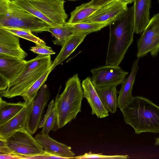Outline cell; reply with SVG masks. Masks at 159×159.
Segmentation results:
<instances>
[{
	"mask_svg": "<svg viewBox=\"0 0 159 159\" xmlns=\"http://www.w3.org/2000/svg\"><path fill=\"white\" fill-rule=\"evenodd\" d=\"M89 33H74L66 40L52 65V70L66 59L83 41Z\"/></svg>",
	"mask_w": 159,
	"mask_h": 159,
	"instance_id": "obj_19",
	"label": "cell"
},
{
	"mask_svg": "<svg viewBox=\"0 0 159 159\" xmlns=\"http://www.w3.org/2000/svg\"><path fill=\"white\" fill-rule=\"evenodd\" d=\"M57 129V115L55 107L46 120L42 131L45 133L48 134L50 131H55Z\"/></svg>",
	"mask_w": 159,
	"mask_h": 159,
	"instance_id": "obj_27",
	"label": "cell"
},
{
	"mask_svg": "<svg viewBox=\"0 0 159 159\" xmlns=\"http://www.w3.org/2000/svg\"><path fill=\"white\" fill-rule=\"evenodd\" d=\"M69 159L68 158L61 157L50 154L46 152L44 150L42 154L32 156L26 157L23 159Z\"/></svg>",
	"mask_w": 159,
	"mask_h": 159,
	"instance_id": "obj_30",
	"label": "cell"
},
{
	"mask_svg": "<svg viewBox=\"0 0 159 159\" xmlns=\"http://www.w3.org/2000/svg\"><path fill=\"white\" fill-rule=\"evenodd\" d=\"M120 109L125 122L133 128L135 134L159 133V107L148 98L133 97Z\"/></svg>",
	"mask_w": 159,
	"mask_h": 159,
	"instance_id": "obj_2",
	"label": "cell"
},
{
	"mask_svg": "<svg viewBox=\"0 0 159 159\" xmlns=\"http://www.w3.org/2000/svg\"><path fill=\"white\" fill-rule=\"evenodd\" d=\"M155 144V145H159V137L156 139Z\"/></svg>",
	"mask_w": 159,
	"mask_h": 159,
	"instance_id": "obj_37",
	"label": "cell"
},
{
	"mask_svg": "<svg viewBox=\"0 0 159 159\" xmlns=\"http://www.w3.org/2000/svg\"><path fill=\"white\" fill-rule=\"evenodd\" d=\"M68 0L75 1V0Z\"/></svg>",
	"mask_w": 159,
	"mask_h": 159,
	"instance_id": "obj_39",
	"label": "cell"
},
{
	"mask_svg": "<svg viewBox=\"0 0 159 159\" xmlns=\"http://www.w3.org/2000/svg\"><path fill=\"white\" fill-rule=\"evenodd\" d=\"M22 157L18 155L9 154H0V159H21Z\"/></svg>",
	"mask_w": 159,
	"mask_h": 159,
	"instance_id": "obj_34",
	"label": "cell"
},
{
	"mask_svg": "<svg viewBox=\"0 0 159 159\" xmlns=\"http://www.w3.org/2000/svg\"><path fill=\"white\" fill-rule=\"evenodd\" d=\"M32 102H25L22 109L15 116L0 124V138L6 139L17 131L25 128L28 116L31 110Z\"/></svg>",
	"mask_w": 159,
	"mask_h": 159,
	"instance_id": "obj_13",
	"label": "cell"
},
{
	"mask_svg": "<svg viewBox=\"0 0 159 159\" xmlns=\"http://www.w3.org/2000/svg\"><path fill=\"white\" fill-rule=\"evenodd\" d=\"M139 59L133 62L129 75L121 83V87L118 92V107L121 108L128 103L133 99L132 92L136 75L139 68Z\"/></svg>",
	"mask_w": 159,
	"mask_h": 159,
	"instance_id": "obj_18",
	"label": "cell"
},
{
	"mask_svg": "<svg viewBox=\"0 0 159 159\" xmlns=\"http://www.w3.org/2000/svg\"><path fill=\"white\" fill-rule=\"evenodd\" d=\"M42 131L36 135L35 138L47 153L52 155L74 159L75 153L70 147L59 142L50 137Z\"/></svg>",
	"mask_w": 159,
	"mask_h": 159,
	"instance_id": "obj_14",
	"label": "cell"
},
{
	"mask_svg": "<svg viewBox=\"0 0 159 159\" xmlns=\"http://www.w3.org/2000/svg\"><path fill=\"white\" fill-rule=\"evenodd\" d=\"M83 97L80 81L76 74L68 80L63 92L57 95L55 98L58 129L63 127L76 118L77 114L81 111Z\"/></svg>",
	"mask_w": 159,
	"mask_h": 159,
	"instance_id": "obj_3",
	"label": "cell"
},
{
	"mask_svg": "<svg viewBox=\"0 0 159 159\" xmlns=\"http://www.w3.org/2000/svg\"><path fill=\"white\" fill-rule=\"evenodd\" d=\"M9 154H14L8 147L6 140L0 138V155Z\"/></svg>",
	"mask_w": 159,
	"mask_h": 159,
	"instance_id": "obj_33",
	"label": "cell"
},
{
	"mask_svg": "<svg viewBox=\"0 0 159 159\" xmlns=\"http://www.w3.org/2000/svg\"><path fill=\"white\" fill-rule=\"evenodd\" d=\"M30 50L39 55H49L55 53L51 48L46 45L36 44L35 46L31 47Z\"/></svg>",
	"mask_w": 159,
	"mask_h": 159,
	"instance_id": "obj_29",
	"label": "cell"
},
{
	"mask_svg": "<svg viewBox=\"0 0 159 159\" xmlns=\"http://www.w3.org/2000/svg\"><path fill=\"white\" fill-rule=\"evenodd\" d=\"M52 66L50 67L21 96L24 102H31L37 95L38 91L46 81L48 75L52 70Z\"/></svg>",
	"mask_w": 159,
	"mask_h": 159,
	"instance_id": "obj_24",
	"label": "cell"
},
{
	"mask_svg": "<svg viewBox=\"0 0 159 159\" xmlns=\"http://www.w3.org/2000/svg\"><path fill=\"white\" fill-rule=\"evenodd\" d=\"M151 0H134V32L141 34L149 23Z\"/></svg>",
	"mask_w": 159,
	"mask_h": 159,
	"instance_id": "obj_17",
	"label": "cell"
},
{
	"mask_svg": "<svg viewBox=\"0 0 159 159\" xmlns=\"http://www.w3.org/2000/svg\"><path fill=\"white\" fill-rule=\"evenodd\" d=\"M92 82L95 87L121 84L128 73L119 66L106 65L90 70Z\"/></svg>",
	"mask_w": 159,
	"mask_h": 159,
	"instance_id": "obj_9",
	"label": "cell"
},
{
	"mask_svg": "<svg viewBox=\"0 0 159 159\" xmlns=\"http://www.w3.org/2000/svg\"><path fill=\"white\" fill-rule=\"evenodd\" d=\"M128 158V155H104L102 154H95L90 152L84 155L74 157V159H81L87 158L100 159H126Z\"/></svg>",
	"mask_w": 159,
	"mask_h": 159,
	"instance_id": "obj_28",
	"label": "cell"
},
{
	"mask_svg": "<svg viewBox=\"0 0 159 159\" xmlns=\"http://www.w3.org/2000/svg\"><path fill=\"white\" fill-rule=\"evenodd\" d=\"M116 86L111 85L95 87L104 108L108 112L115 113L118 107V97Z\"/></svg>",
	"mask_w": 159,
	"mask_h": 159,
	"instance_id": "obj_20",
	"label": "cell"
},
{
	"mask_svg": "<svg viewBox=\"0 0 159 159\" xmlns=\"http://www.w3.org/2000/svg\"><path fill=\"white\" fill-rule=\"evenodd\" d=\"M127 4L119 0L99 8L83 22L104 23L109 25L120 17L127 10Z\"/></svg>",
	"mask_w": 159,
	"mask_h": 159,
	"instance_id": "obj_11",
	"label": "cell"
},
{
	"mask_svg": "<svg viewBox=\"0 0 159 159\" xmlns=\"http://www.w3.org/2000/svg\"><path fill=\"white\" fill-rule=\"evenodd\" d=\"M134 17L133 6L109 25L110 37L106 65L119 66L123 59L133 42Z\"/></svg>",
	"mask_w": 159,
	"mask_h": 159,
	"instance_id": "obj_1",
	"label": "cell"
},
{
	"mask_svg": "<svg viewBox=\"0 0 159 159\" xmlns=\"http://www.w3.org/2000/svg\"><path fill=\"white\" fill-rule=\"evenodd\" d=\"M8 82L3 78L0 76V90H5L8 87Z\"/></svg>",
	"mask_w": 159,
	"mask_h": 159,
	"instance_id": "obj_35",
	"label": "cell"
},
{
	"mask_svg": "<svg viewBox=\"0 0 159 159\" xmlns=\"http://www.w3.org/2000/svg\"><path fill=\"white\" fill-rule=\"evenodd\" d=\"M11 2H14V1H17V0H8Z\"/></svg>",
	"mask_w": 159,
	"mask_h": 159,
	"instance_id": "obj_38",
	"label": "cell"
},
{
	"mask_svg": "<svg viewBox=\"0 0 159 159\" xmlns=\"http://www.w3.org/2000/svg\"><path fill=\"white\" fill-rule=\"evenodd\" d=\"M50 93L44 83L32 101L31 110L27 121L25 129L31 134L36 133L40 122L43 110L49 100Z\"/></svg>",
	"mask_w": 159,
	"mask_h": 159,
	"instance_id": "obj_10",
	"label": "cell"
},
{
	"mask_svg": "<svg viewBox=\"0 0 159 159\" xmlns=\"http://www.w3.org/2000/svg\"><path fill=\"white\" fill-rule=\"evenodd\" d=\"M84 97L87 100L92 109L91 114L98 118H104L109 116L108 112L103 106L93 85L91 78L88 77L82 82Z\"/></svg>",
	"mask_w": 159,
	"mask_h": 159,
	"instance_id": "obj_15",
	"label": "cell"
},
{
	"mask_svg": "<svg viewBox=\"0 0 159 159\" xmlns=\"http://www.w3.org/2000/svg\"><path fill=\"white\" fill-rule=\"evenodd\" d=\"M138 59L150 52L156 57L159 52V12L154 15L137 42Z\"/></svg>",
	"mask_w": 159,
	"mask_h": 159,
	"instance_id": "obj_8",
	"label": "cell"
},
{
	"mask_svg": "<svg viewBox=\"0 0 159 159\" xmlns=\"http://www.w3.org/2000/svg\"><path fill=\"white\" fill-rule=\"evenodd\" d=\"M25 102H7L0 98V124L8 121L17 114L24 107Z\"/></svg>",
	"mask_w": 159,
	"mask_h": 159,
	"instance_id": "obj_21",
	"label": "cell"
},
{
	"mask_svg": "<svg viewBox=\"0 0 159 159\" xmlns=\"http://www.w3.org/2000/svg\"><path fill=\"white\" fill-rule=\"evenodd\" d=\"M55 107V101L52 99L49 103L46 113L42 120L40 121L38 126V128H43L46 120L50 115L52 110Z\"/></svg>",
	"mask_w": 159,
	"mask_h": 159,
	"instance_id": "obj_31",
	"label": "cell"
},
{
	"mask_svg": "<svg viewBox=\"0 0 159 159\" xmlns=\"http://www.w3.org/2000/svg\"><path fill=\"white\" fill-rule=\"evenodd\" d=\"M7 145L14 154L22 157L42 154L43 148L25 128L17 131L6 139Z\"/></svg>",
	"mask_w": 159,
	"mask_h": 159,
	"instance_id": "obj_7",
	"label": "cell"
},
{
	"mask_svg": "<svg viewBox=\"0 0 159 159\" xmlns=\"http://www.w3.org/2000/svg\"><path fill=\"white\" fill-rule=\"evenodd\" d=\"M55 37L53 41L54 44L62 46L66 39L74 33L65 25L55 27H50L48 30Z\"/></svg>",
	"mask_w": 159,
	"mask_h": 159,
	"instance_id": "obj_25",
	"label": "cell"
},
{
	"mask_svg": "<svg viewBox=\"0 0 159 159\" xmlns=\"http://www.w3.org/2000/svg\"><path fill=\"white\" fill-rule=\"evenodd\" d=\"M52 64L50 55H39L27 61L19 74L9 83L3 96L11 98L21 96Z\"/></svg>",
	"mask_w": 159,
	"mask_h": 159,
	"instance_id": "obj_5",
	"label": "cell"
},
{
	"mask_svg": "<svg viewBox=\"0 0 159 159\" xmlns=\"http://www.w3.org/2000/svg\"><path fill=\"white\" fill-rule=\"evenodd\" d=\"M27 61L24 59L0 55V76L9 83L19 74Z\"/></svg>",
	"mask_w": 159,
	"mask_h": 159,
	"instance_id": "obj_16",
	"label": "cell"
},
{
	"mask_svg": "<svg viewBox=\"0 0 159 159\" xmlns=\"http://www.w3.org/2000/svg\"><path fill=\"white\" fill-rule=\"evenodd\" d=\"M127 4L129 3H131L133 2L134 0H119Z\"/></svg>",
	"mask_w": 159,
	"mask_h": 159,
	"instance_id": "obj_36",
	"label": "cell"
},
{
	"mask_svg": "<svg viewBox=\"0 0 159 159\" xmlns=\"http://www.w3.org/2000/svg\"><path fill=\"white\" fill-rule=\"evenodd\" d=\"M0 55L24 59L28 54L20 47L19 37L0 28Z\"/></svg>",
	"mask_w": 159,
	"mask_h": 159,
	"instance_id": "obj_12",
	"label": "cell"
},
{
	"mask_svg": "<svg viewBox=\"0 0 159 159\" xmlns=\"http://www.w3.org/2000/svg\"><path fill=\"white\" fill-rule=\"evenodd\" d=\"M51 26L8 0H0V28H18L41 32Z\"/></svg>",
	"mask_w": 159,
	"mask_h": 159,
	"instance_id": "obj_4",
	"label": "cell"
},
{
	"mask_svg": "<svg viewBox=\"0 0 159 159\" xmlns=\"http://www.w3.org/2000/svg\"><path fill=\"white\" fill-rule=\"evenodd\" d=\"M52 27L65 25L64 0H18L12 2Z\"/></svg>",
	"mask_w": 159,
	"mask_h": 159,
	"instance_id": "obj_6",
	"label": "cell"
},
{
	"mask_svg": "<svg viewBox=\"0 0 159 159\" xmlns=\"http://www.w3.org/2000/svg\"><path fill=\"white\" fill-rule=\"evenodd\" d=\"M65 25L73 33H90L99 31L108 25L104 23L85 22L76 24H70L66 22Z\"/></svg>",
	"mask_w": 159,
	"mask_h": 159,
	"instance_id": "obj_23",
	"label": "cell"
},
{
	"mask_svg": "<svg viewBox=\"0 0 159 159\" xmlns=\"http://www.w3.org/2000/svg\"><path fill=\"white\" fill-rule=\"evenodd\" d=\"M115 0H91L88 2L87 4L90 7L99 8L107 5Z\"/></svg>",
	"mask_w": 159,
	"mask_h": 159,
	"instance_id": "obj_32",
	"label": "cell"
},
{
	"mask_svg": "<svg viewBox=\"0 0 159 159\" xmlns=\"http://www.w3.org/2000/svg\"><path fill=\"white\" fill-rule=\"evenodd\" d=\"M98 8L89 6L87 3L83 4L76 7L71 12L70 17L67 22L76 24L83 22Z\"/></svg>",
	"mask_w": 159,
	"mask_h": 159,
	"instance_id": "obj_22",
	"label": "cell"
},
{
	"mask_svg": "<svg viewBox=\"0 0 159 159\" xmlns=\"http://www.w3.org/2000/svg\"><path fill=\"white\" fill-rule=\"evenodd\" d=\"M158 1L159 3V0H158Z\"/></svg>",
	"mask_w": 159,
	"mask_h": 159,
	"instance_id": "obj_40",
	"label": "cell"
},
{
	"mask_svg": "<svg viewBox=\"0 0 159 159\" xmlns=\"http://www.w3.org/2000/svg\"><path fill=\"white\" fill-rule=\"evenodd\" d=\"M17 36L32 42L36 44L45 45V43L39 38L33 34L31 30L13 28H3Z\"/></svg>",
	"mask_w": 159,
	"mask_h": 159,
	"instance_id": "obj_26",
	"label": "cell"
}]
</instances>
